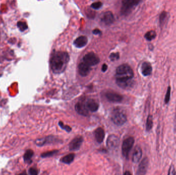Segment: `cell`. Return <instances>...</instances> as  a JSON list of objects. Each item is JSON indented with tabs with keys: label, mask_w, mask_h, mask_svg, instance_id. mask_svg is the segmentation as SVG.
<instances>
[{
	"label": "cell",
	"mask_w": 176,
	"mask_h": 175,
	"mask_svg": "<svg viewBox=\"0 0 176 175\" xmlns=\"http://www.w3.org/2000/svg\"><path fill=\"white\" fill-rule=\"evenodd\" d=\"M17 25L21 32H24L28 29V26L25 22L19 21Z\"/></svg>",
	"instance_id": "obj_25"
},
{
	"label": "cell",
	"mask_w": 176,
	"mask_h": 175,
	"mask_svg": "<svg viewBox=\"0 0 176 175\" xmlns=\"http://www.w3.org/2000/svg\"><path fill=\"white\" fill-rule=\"evenodd\" d=\"M134 76L133 70L127 64H122L116 70V83L123 89H126L131 85L132 79Z\"/></svg>",
	"instance_id": "obj_1"
},
{
	"label": "cell",
	"mask_w": 176,
	"mask_h": 175,
	"mask_svg": "<svg viewBox=\"0 0 176 175\" xmlns=\"http://www.w3.org/2000/svg\"><path fill=\"white\" fill-rule=\"evenodd\" d=\"M69 59V55L66 52L57 51L54 53L51 60L52 71L55 74H60L63 72L66 67Z\"/></svg>",
	"instance_id": "obj_2"
},
{
	"label": "cell",
	"mask_w": 176,
	"mask_h": 175,
	"mask_svg": "<svg viewBox=\"0 0 176 175\" xmlns=\"http://www.w3.org/2000/svg\"><path fill=\"white\" fill-rule=\"evenodd\" d=\"M156 32L155 30H151L146 32L144 35V37L147 41H151L155 39L156 38Z\"/></svg>",
	"instance_id": "obj_23"
},
{
	"label": "cell",
	"mask_w": 176,
	"mask_h": 175,
	"mask_svg": "<svg viewBox=\"0 0 176 175\" xmlns=\"http://www.w3.org/2000/svg\"><path fill=\"white\" fill-rule=\"evenodd\" d=\"M93 33L94 34V35H100V34H101V31L99 30L98 29H95L93 30Z\"/></svg>",
	"instance_id": "obj_33"
},
{
	"label": "cell",
	"mask_w": 176,
	"mask_h": 175,
	"mask_svg": "<svg viewBox=\"0 0 176 175\" xmlns=\"http://www.w3.org/2000/svg\"><path fill=\"white\" fill-rule=\"evenodd\" d=\"M58 152V151L57 150H52V151H49V152H46L42 153L41 155V157L47 158L50 157L51 156H53L56 154H57Z\"/></svg>",
	"instance_id": "obj_26"
},
{
	"label": "cell",
	"mask_w": 176,
	"mask_h": 175,
	"mask_svg": "<svg viewBox=\"0 0 176 175\" xmlns=\"http://www.w3.org/2000/svg\"><path fill=\"white\" fill-rule=\"evenodd\" d=\"M54 138L52 136L47 137L45 138L38 139L35 141V144L38 146H42L43 145H45L46 144L51 143L54 141Z\"/></svg>",
	"instance_id": "obj_18"
},
{
	"label": "cell",
	"mask_w": 176,
	"mask_h": 175,
	"mask_svg": "<svg viewBox=\"0 0 176 175\" xmlns=\"http://www.w3.org/2000/svg\"><path fill=\"white\" fill-rule=\"evenodd\" d=\"M88 43V38L85 36H80L77 38L74 42V45L77 48H82L85 46Z\"/></svg>",
	"instance_id": "obj_19"
},
{
	"label": "cell",
	"mask_w": 176,
	"mask_h": 175,
	"mask_svg": "<svg viewBox=\"0 0 176 175\" xmlns=\"http://www.w3.org/2000/svg\"><path fill=\"white\" fill-rule=\"evenodd\" d=\"M171 86L168 87L167 88V92L166 93L165 97V99H164V102L166 104H168L170 101V99H171Z\"/></svg>",
	"instance_id": "obj_27"
},
{
	"label": "cell",
	"mask_w": 176,
	"mask_h": 175,
	"mask_svg": "<svg viewBox=\"0 0 176 175\" xmlns=\"http://www.w3.org/2000/svg\"><path fill=\"white\" fill-rule=\"evenodd\" d=\"M153 71V67L151 64L148 62H144L141 66V73L144 76H150Z\"/></svg>",
	"instance_id": "obj_13"
},
{
	"label": "cell",
	"mask_w": 176,
	"mask_h": 175,
	"mask_svg": "<svg viewBox=\"0 0 176 175\" xmlns=\"http://www.w3.org/2000/svg\"><path fill=\"white\" fill-rule=\"evenodd\" d=\"M83 60L85 63L91 66L99 63L100 60L97 56L94 53H89L84 56Z\"/></svg>",
	"instance_id": "obj_6"
},
{
	"label": "cell",
	"mask_w": 176,
	"mask_h": 175,
	"mask_svg": "<svg viewBox=\"0 0 176 175\" xmlns=\"http://www.w3.org/2000/svg\"><path fill=\"white\" fill-rule=\"evenodd\" d=\"M142 156V150L139 146H136L134 149L132 155V161L134 163L139 162Z\"/></svg>",
	"instance_id": "obj_15"
},
{
	"label": "cell",
	"mask_w": 176,
	"mask_h": 175,
	"mask_svg": "<svg viewBox=\"0 0 176 175\" xmlns=\"http://www.w3.org/2000/svg\"><path fill=\"white\" fill-rule=\"evenodd\" d=\"M59 125L60 126V127L62 129L65 130L66 131H67L68 133L72 131L71 127H69V126L64 125V123L61 122V121H60V122H59Z\"/></svg>",
	"instance_id": "obj_28"
},
{
	"label": "cell",
	"mask_w": 176,
	"mask_h": 175,
	"mask_svg": "<svg viewBox=\"0 0 176 175\" xmlns=\"http://www.w3.org/2000/svg\"><path fill=\"white\" fill-rule=\"evenodd\" d=\"M111 120L116 125H122L125 123L127 116L124 110L119 107L114 109L111 113Z\"/></svg>",
	"instance_id": "obj_3"
},
{
	"label": "cell",
	"mask_w": 176,
	"mask_h": 175,
	"mask_svg": "<svg viewBox=\"0 0 176 175\" xmlns=\"http://www.w3.org/2000/svg\"><path fill=\"white\" fill-rule=\"evenodd\" d=\"M140 1L137 0H125L122 2L123 6L122 7L121 11L124 14H128L131 11L136 7L139 3Z\"/></svg>",
	"instance_id": "obj_5"
},
{
	"label": "cell",
	"mask_w": 176,
	"mask_h": 175,
	"mask_svg": "<svg viewBox=\"0 0 176 175\" xmlns=\"http://www.w3.org/2000/svg\"><path fill=\"white\" fill-rule=\"evenodd\" d=\"M124 175H132L131 173H130V172H129V171H126V172H125L124 173Z\"/></svg>",
	"instance_id": "obj_35"
},
{
	"label": "cell",
	"mask_w": 176,
	"mask_h": 175,
	"mask_svg": "<svg viewBox=\"0 0 176 175\" xmlns=\"http://www.w3.org/2000/svg\"><path fill=\"white\" fill-rule=\"evenodd\" d=\"M169 17L170 16L169 13L166 11H163L162 13H161L159 16V23L161 27H162L166 24L169 20Z\"/></svg>",
	"instance_id": "obj_20"
},
{
	"label": "cell",
	"mask_w": 176,
	"mask_h": 175,
	"mask_svg": "<svg viewBox=\"0 0 176 175\" xmlns=\"http://www.w3.org/2000/svg\"><path fill=\"white\" fill-rule=\"evenodd\" d=\"M95 138L98 143H101L103 141L105 138V131L102 128L99 127L95 131Z\"/></svg>",
	"instance_id": "obj_17"
},
{
	"label": "cell",
	"mask_w": 176,
	"mask_h": 175,
	"mask_svg": "<svg viewBox=\"0 0 176 175\" xmlns=\"http://www.w3.org/2000/svg\"><path fill=\"white\" fill-rule=\"evenodd\" d=\"M103 5V4L100 2H97L93 3L91 5V7L95 9H98L100 8Z\"/></svg>",
	"instance_id": "obj_29"
},
{
	"label": "cell",
	"mask_w": 176,
	"mask_h": 175,
	"mask_svg": "<svg viewBox=\"0 0 176 175\" xmlns=\"http://www.w3.org/2000/svg\"><path fill=\"white\" fill-rule=\"evenodd\" d=\"M100 20L105 25H110L114 21V17L111 12L107 11L101 15Z\"/></svg>",
	"instance_id": "obj_10"
},
{
	"label": "cell",
	"mask_w": 176,
	"mask_h": 175,
	"mask_svg": "<svg viewBox=\"0 0 176 175\" xmlns=\"http://www.w3.org/2000/svg\"><path fill=\"white\" fill-rule=\"evenodd\" d=\"M19 175H27L25 171H24V172H22V173H20Z\"/></svg>",
	"instance_id": "obj_36"
},
{
	"label": "cell",
	"mask_w": 176,
	"mask_h": 175,
	"mask_svg": "<svg viewBox=\"0 0 176 175\" xmlns=\"http://www.w3.org/2000/svg\"><path fill=\"white\" fill-rule=\"evenodd\" d=\"M176 175V170H175L174 165H171V166L169 167V170H168V175Z\"/></svg>",
	"instance_id": "obj_32"
},
{
	"label": "cell",
	"mask_w": 176,
	"mask_h": 175,
	"mask_svg": "<svg viewBox=\"0 0 176 175\" xmlns=\"http://www.w3.org/2000/svg\"><path fill=\"white\" fill-rule=\"evenodd\" d=\"M153 126V118L151 115H150L148 116L146 121V131H150Z\"/></svg>",
	"instance_id": "obj_24"
},
{
	"label": "cell",
	"mask_w": 176,
	"mask_h": 175,
	"mask_svg": "<svg viewBox=\"0 0 176 175\" xmlns=\"http://www.w3.org/2000/svg\"><path fill=\"white\" fill-rule=\"evenodd\" d=\"M119 53H112L110 55V59L112 61L117 60L119 59Z\"/></svg>",
	"instance_id": "obj_31"
},
{
	"label": "cell",
	"mask_w": 176,
	"mask_h": 175,
	"mask_svg": "<svg viewBox=\"0 0 176 175\" xmlns=\"http://www.w3.org/2000/svg\"><path fill=\"white\" fill-rule=\"evenodd\" d=\"M149 165V160L147 157H145L141 161L137 170V175H145Z\"/></svg>",
	"instance_id": "obj_8"
},
{
	"label": "cell",
	"mask_w": 176,
	"mask_h": 175,
	"mask_svg": "<svg viewBox=\"0 0 176 175\" xmlns=\"http://www.w3.org/2000/svg\"><path fill=\"white\" fill-rule=\"evenodd\" d=\"M85 105L88 110L90 111L95 112L99 108V104L95 100L93 99H89L85 103Z\"/></svg>",
	"instance_id": "obj_16"
},
{
	"label": "cell",
	"mask_w": 176,
	"mask_h": 175,
	"mask_svg": "<svg viewBox=\"0 0 176 175\" xmlns=\"http://www.w3.org/2000/svg\"><path fill=\"white\" fill-rule=\"evenodd\" d=\"M75 110L79 115L87 116L89 115V110H88L85 103L78 102L75 105Z\"/></svg>",
	"instance_id": "obj_11"
},
{
	"label": "cell",
	"mask_w": 176,
	"mask_h": 175,
	"mask_svg": "<svg viewBox=\"0 0 176 175\" xmlns=\"http://www.w3.org/2000/svg\"><path fill=\"white\" fill-rule=\"evenodd\" d=\"M84 139L82 136H77L74 138L69 144V150L72 151L77 150L80 149Z\"/></svg>",
	"instance_id": "obj_9"
},
{
	"label": "cell",
	"mask_w": 176,
	"mask_h": 175,
	"mask_svg": "<svg viewBox=\"0 0 176 175\" xmlns=\"http://www.w3.org/2000/svg\"><path fill=\"white\" fill-rule=\"evenodd\" d=\"M34 151L32 149H27L25 152V154L23 156V159L25 163H30L32 162V156H34Z\"/></svg>",
	"instance_id": "obj_21"
},
{
	"label": "cell",
	"mask_w": 176,
	"mask_h": 175,
	"mask_svg": "<svg viewBox=\"0 0 176 175\" xmlns=\"http://www.w3.org/2000/svg\"><path fill=\"white\" fill-rule=\"evenodd\" d=\"M79 73L82 76H87L91 71V66L85 62H82L78 66Z\"/></svg>",
	"instance_id": "obj_14"
},
{
	"label": "cell",
	"mask_w": 176,
	"mask_h": 175,
	"mask_svg": "<svg viewBox=\"0 0 176 175\" xmlns=\"http://www.w3.org/2000/svg\"><path fill=\"white\" fill-rule=\"evenodd\" d=\"M107 68H108V66H107V65L106 64H103V65L102 68H101V70L103 72H105V71H107Z\"/></svg>",
	"instance_id": "obj_34"
},
{
	"label": "cell",
	"mask_w": 176,
	"mask_h": 175,
	"mask_svg": "<svg viewBox=\"0 0 176 175\" xmlns=\"http://www.w3.org/2000/svg\"><path fill=\"white\" fill-rule=\"evenodd\" d=\"M75 158V155L74 154H69L66 155L61 159V161L65 164H69L73 162Z\"/></svg>",
	"instance_id": "obj_22"
},
{
	"label": "cell",
	"mask_w": 176,
	"mask_h": 175,
	"mask_svg": "<svg viewBox=\"0 0 176 175\" xmlns=\"http://www.w3.org/2000/svg\"><path fill=\"white\" fill-rule=\"evenodd\" d=\"M106 97L109 101L113 102H119L123 100V97L122 95L113 92H107Z\"/></svg>",
	"instance_id": "obj_12"
},
{
	"label": "cell",
	"mask_w": 176,
	"mask_h": 175,
	"mask_svg": "<svg viewBox=\"0 0 176 175\" xmlns=\"http://www.w3.org/2000/svg\"><path fill=\"white\" fill-rule=\"evenodd\" d=\"M119 137L116 134H110L107 140V147L110 149H114L119 146Z\"/></svg>",
	"instance_id": "obj_7"
},
{
	"label": "cell",
	"mask_w": 176,
	"mask_h": 175,
	"mask_svg": "<svg viewBox=\"0 0 176 175\" xmlns=\"http://www.w3.org/2000/svg\"><path fill=\"white\" fill-rule=\"evenodd\" d=\"M29 173L30 175H38L39 173V171L37 168L35 167H31L29 170Z\"/></svg>",
	"instance_id": "obj_30"
},
{
	"label": "cell",
	"mask_w": 176,
	"mask_h": 175,
	"mask_svg": "<svg viewBox=\"0 0 176 175\" xmlns=\"http://www.w3.org/2000/svg\"><path fill=\"white\" fill-rule=\"evenodd\" d=\"M134 143V139L133 137H129L123 141L122 146V154L125 157L128 158L129 154Z\"/></svg>",
	"instance_id": "obj_4"
}]
</instances>
